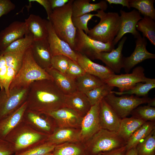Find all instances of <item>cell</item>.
<instances>
[{"label":"cell","mask_w":155,"mask_h":155,"mask_svg":"<svg viewBox=\"0 0 155 155\" xmlns=\"http://www.w3.org/2000/svg\"><path fill=\"white\" fill-rule=\"evenodd\" d=\"M45 70L52 77L56 85L64 95H69L78 91L75 80L51 67Z\"/></svg>","instance_id":"cell-26"},{"label":"cell","mask_w":155,"mask_h":155,"mask_svg":"<svg viewBox=\"0 0 155 155\" xmlns=\"http://www.w3.org/2000/svg\"><path fill=\"white\" fill-rule=\"evenodd\" d=\"M106 2H108L110 5L112 4H120L123 7H126L128 9H130V7L129 5V0H106Z\"/></svg>","instance_id":"cell-50"},{"label":"cell","mask_w":155,"mask_h":155,"mask_svg":"<svg viewBox=\"0 0 155 155\" xmlns=\"http://www.w3.org/2000/svg\"><path fill=\"white\" fill-rule=\"evenodd\" d=\"M75 52L77 55V62L86 73L99 78L104 82L115 74L107 67L95 63L86 55Z\"/></svg>","instance_id":"cell-18"},{"label":"cell","mask_w":155,"mask_h":155,"mask_svg":"<svg viewBox=\"0 0 155 155\" xmlns=\"http://www.w3.org/2000/svg\"><path fill=\"white\" fill-rule=\"evenodd\" d=\"M144 69L142 66L134 68L131 73L115 74L104 82L112 86L117 87L119 92H124L133 88L137 83L148 81L144 73Z\"/></svg>","instance_id":"cell-10"},{"label":"cell","mask_w":155,"mask_h":155,"mask_svg":"<svg viewBox=\"0 0 155 155\" xmlns=\"http://www.w3.org/2000/svg\"><path fill=\"white\" fill-rule=\"evenodd\" d=\"M135 40V46L130 56L123 57V68L126 73H129L131 69L145 60L155 58V55L149 52L146 49L147 42L145 38L140 34Z\"/></svg>","instance_id":"cell-11"},{"label":"cell","mask_w":155,"mask_h":155,"mask_svg":"<svg viewBox=\"0 0 155 155\" xmlns=\"http://www.w3.org/2000/svg\"><path fill=\"white\" fill-rule=\"evenodd\" d=\"M96 16L100 18L99 23L89 30L87 35L91 38L103 43H113L119 30L121 20L117 12L96 11Z\"/></svg>","instance_id":"cell-4"},{"label":"cell","mask_w":155,"mask_h":155,"mask_svg":"<svg viewBox=\"0 0 155 155\" xmlns=\"http://www.w3.org/2000/svg\"><path fill=\"white\" fill-rule=\"evenodd\" d=\"M127 39L126 36L123 37L119 42L117 48L110 52H103L96 54L94 59L101 61L114 73H120L121 69L123 68L124 57L122 51Z\"/></svg>","instance_id":"cell-16"},{"label":"cell","mask_w":155,"mask_h":155,"mask_svg":"<svg viewBox=\"0 0 155 155\" xmlns=\"http://www.w3.org/2000/svg\"><path fill=\"white\" fill-rule=\"evenodd\" d=\"M75 80L78 91L85 94L105 83L99 78L87 73Z\"/></svg>","instance_id":"cell-30"},{"label":"cell","mask_w":155,"mask_h":155,"mask_svg":"<svg viewBox=\"0 0 155 155\" xmlns=\"http://www.w3.org/2000/svg\"><path fill=\"white\" fill-rule=\"evenodd\" d=\"M48 20L34 14H30L25 19L24 22L27 26L28 32L32 34L34 41L47 38L48 35Z\"/></svg>","instance_id":"cell-25"},{"label":"cell","mask_w":155,"mask_h":155,"mask_svg":"<svg viewBox=\"0 0 155 155\" xmlns=\"http://www.w3.org/2000/svg\"><path fill=\"white\" fill-rule=\"evenodd\" d=\"M14 152L10 144L0 137V155H13Z\"/></svg>","instance_id":"cell-46"},{"label":"cell","mask_w":155,"mask_h":155,"mask_svg":"<svg viewBox=\"0 0 155 155\" xmlns=\"http://www.w3.org/2000/svg\"><path fill=\"white\" fill-rule=\"evenodd\" d=\"M99 119L101 129L118 131L121 119L104 98L100 102Z\"/></svg>","instance_id":"cell-19"},{"label":"cell","mask_w":155,"mask_h":155,"mask_svg":"<svg viewBox=\"0 0 155 155\" xmlns=\"http://www.w3.org/2000/svg\"><path fill=\"white\" fill-rule=\"evenodd\" d=\"M70 59L63 55L53 56L51 61V67L65 74Z\"/></svg>","instance_id":"cell-41"},{"label":"cell","mask_w":155,"mask_h":155,"mask_svg":"<svg viewBox=\"0 0 155 155\" xmlns=\"http://www.w3.org/2000/svg\"><path fill=\"white\" fill-rule=\"evenodd\" d=\"M47 28L48 35L47 40L52 57L57 55H63L77 61L76 52L71 48L68 43L61 39L57 35L49 21Z\"/></svg>","instance_id":"cell-15"},{"label":"cell","mask_w":155,"mask_h":155,"mask_svg":"<svg viewBox=\"0 0 155 155\" xmlns=\"http://www.w3.org/2000/svg\"><path fill=\"white\" fill-rule=\"evenodd\" d=\"M113 43H103L90 38L82 30L77 29L73 50L82 54L91 60L100 52H110L115 49Z\"/></svg>","instance_id":"cell-7"},{"label":"cell","mask_w":155,"mask_h":155,"mask_svg":"<svg viewBox=\"0 0 155 155\" xmlns=\"http://www.w3.org/2000/svg\"><path fill=\"white\" fill-rule=\"evenodd\" d=\"M53 119L57 127H80L83 117L72 109L64 106L44 114Z\"/></svg>","instance_id":"cell-13"},{"label":"cell","mask_w":155,"mask_h":155,"mask_svg":"<svg viewBox=\"0 0 155 155\" xmlns=\"http://www.w3.org/2000/svg\"><path fill=\"white\" fill-rule=\"evenodd\" d=\"M33 41L32 35L28 32L24 37L15 40L4 51H0V55L10 52L25 51L31 47Z\"/></svg>","instance_id":"cell-35"},{"label":"cell","mask_w":155,"mask_h":155,"mask_svg":"<svg viewBox=\"0 0 155 155\" xmlns=\"http://www.w3.org/2000/svg\"><path fill=\"white\" fill-rule=\"evenodd\" d=\"M114 88V87L105 83L88 92L85 94L92 106L100 101L110 94Z\"/></svg>","instance_id":"cell-39"},{"label":"cell","mask_w":155,"mask_h":155,"mask_svg":"<svg viewBox=\"0 0 155 155\" xmlns=\"http://www.w3.org/2000/svg\"><path fill=\"white\" fill-rule=\"evenodd\" d=\"M29 87L9 90L8 95L4 90H0V120L13 113L26 101Z\"/></svg>","instance_id":"cell-9"},{"label":"cell","mask_w":155,"mask_h":155,"mask_svg":"<svg viewBox=\"0 0 155 155\" xmlns=\"http://www.w3.org/2000/svg\"><path fill=\"white\" fill-rule=\"evenodd\" d=\"M49 135L35 129L22 120L4 139L10 144L15 153L46 141Z\"/></svg>","instance_id":"cell-5"},{"label":"cell","mask_w":155,"mask_h":155,"mask_svg":"<svg viewBox=\"0 0 155 155\" xmlns=\"http://www.w3.org/2000/svg\"><path fill=\"white\" fill-rule=\"evenodd\" d=\"M56 146L45 141L15 153L13 155H44L53 152Z\"/></svg>","instance_id":"cell-37"},{"label":"cell","mask_w":155,"mask_h":155,"mask_svg":"<svg viewBox=\"0 0 155 155\" xmlns=\"http://www.w3.org/2000/svg\"><path fill=\"white\" fill-rule=\"evenodd\" d=\"M7 71V67L5 58L3 55H0V88L4 90Z\"/></svg>","instance_id":"cell-44"},{"label":"cell","mask_w":155,"mask_h":155,"mask_svg":"<svg viewBox=\"0 0 155 155\" xmlns=\"http://www.w3.org/2000/svg\"><path fill=\"white\" fill-rule=\"evenodd\" d=\"M100 101L92 106L83 117L80 129L81 142H86L101 129L99 119Z\"/></svg>","instance_id":"cell-12"},{"label":"cell","mask_w":155,"mask_h":155,"mask_svg":"<svg viewBox=\"0 0 155 155\" xmlns=\"http://www.w3.org/2000/svg\"><path fill=\"white\" fill-rule=\"evenodd\" d=\"M31 48L33 58L39 66L45 70L51 67L52 56L47 38L33 41Z\"/></svg>","instance_id":"cell-21"},{"label":"cell","mask_w":155,"mask_h":155,"mask_svg":"<svg viewBox=\"0 0 155 155\" xmlns=\"http://www.w3.org/2000/svg\"><path fill=\"white\" fill-rule=\"evenodd\" d=\"M122 96L117 97L110 93L104 98L121 119L131 114L133 110L139 105L148 103L151 99L145 97L140 98L132 95Z\"/></svg>","instance_id":"cell-8"},{"label":"cell","mask_w":155,"mask_h":155,"mask_svg":"<svg viewBox=\"0 0 155 155\" xmlns=\"http://www.w3.org/2000/svg\"><path fill=\"white\" fill-rule=\"evenodd\" d=\"M65 106L73 110L84 117L92 106L85 93L77 91L68 95H65Z\"/></svg>","instance_id":"cell-24"},{"label":"cell","mask_w":155,"mask_h":155,"mask_svg":"<svg viewBox=\"0 0 155 155\" xmlns=\"http://www.w3.org/2000/svg\"><path fill=\"white\" fill-rule=\"evenodd\" d=\"M43 80H53L52 77L34 60L31 47L24 52L21 67L11 82L9 90L27 88L34 82Z\"/></svg>","instance_id":"cell-2"},{"label":"cell","mask_w":155,"mask_h":155,"mask_svg":"<svg viewBox=\"0 0 155 155\" xmlns=\"http://www.w3.org/2000/svg\"><path fill=\"white\" fill-rule=\"evenodd\" d=\"M65 95L53 80L35 81L29 86L27 110L44 114L65 106Z\"/></svg>","instance_id":"cell-1"},{"label":"cell","mask_w":155,"mask_h":155,"mask_svg":"<svg viewBox=\"0 0 155 155\" xmlns=\"http://www.w3.org/2000/svg\"><path fill=\"white\" fill-rule=\"evenodd\" d=\"M154 121L145 122L131 135L126 143L127 151L136 147L138 144L155 129Z\"/></svg>","instance_id":"cell-29"},{"label":"cell","mask_w":155,"mask_h":155,"mask_svg":"<svg viewBox=\"0 0 155 155\" xmlns=\"http://www.w3.org/2000/svg\"><path fill=\"white\" fill-rule=\"evenodd\" d=\"M69 0H49L53 10L56 8L60 7L65 5Z\"/></svg>","instance_id":"cell-49"},{"label":"cell","mask_w":155,"mask_h":155,"mask_svg":"<svg viewBox=\"0 0 155 155\" xmlns=\"http://www.w3.org/2000/svg\"><path fill=\"white\" fill-rule=\"evenodd\" d=\"M80 129L57 127L49 135L46 141L56 145L66 142L78 143L81 142Z\"/></svg>","instance_id":"cell-22"},{"label":"cell","mask_w":155,"mask_h":155,"mask_svg":"<svg viewBox=\"0 0 155 155\" xmlns=\"http://www.w3.org/2000/svg\"><path fill=\"white\" fill-rule=\"evenodd\" d=\"M44 155H53V152L48 153Z\"/></svg>","instance_id":"cell-53"},{"label":"cell","mask_w":155,"mask_h":155,"mask_svg":"<svg viewBox=\"0 0 155 155\" xmlns=\"http://www.w3.org/2000/svg\"><path fill=\"white\" fill-rule=\"evenodd\" d=\"M90 0H73L72 5V17H77L91 11L106 10L108 7L106 0L97 3H91Z\"/></svg>","instance_id":"cell-27"},{"label":"cell","mask_w":155,"mask_h":155,"mask_svg":"<svg viewBox=\"0 0 155 155\" xmlns=\"http://www.w3.org/2000/svg\"><path fill=\"white\" fill-rule=\"evenodd\" d=\"M137 155H155V129L136 147Z\"/></svg>","instance_id":"cell-38"},{"label":"cell","mask_w":155,"mask_h":155,"mask_svg":"<svg viewBox=\"0 0 155 155\" xmlns=\"http://www.w3.org/2000/svg\"><path fill=\"white\" fill-rule=\"evenodd\" d=\"M154 0H129L130 7H133L144 16L149 17L155 20V9L154 6Z\"/></svg>","instance_id":"cell-36"},{"label":"cell","mask_w":155,"mask_h":155,"mask_svg":"<svg viewBox=\"0 0 155 155\" xmlns=\"http://www.w3.org/2000/svg\"><path fill=\"white\" fill-rule=\"evenodd\" d=\"M86 72L77 61L70 59L65 74L69 78L75 80L84 75Z\"/></svg>","instance_id":"cell-43"},{"label":"cell","mask_w":155,"mask_h":155,"mask_svg":"<svg viewBox=\"0 0 155 155\" xmlns=\"http://www.w3.org/2000/svg\"><path fill=\"white\" fill-rule=\"evenodd\" d=\"M146 122L133 117L122 119L117 133L126 143L133 134Z\"/></svg>","instance_id":"cell-28"},{"label":"cell","mask_w":155,"mask_h":155,"mask_svg":"<svg viewBox=\"0 0 155 155\" xmlns=\"http://www.w3.org/2000/svg\"><path fill=\"white\" fill-rule=\"evenodd\" d=\"M145 82L144 84L137 83L133 88L126 91L121 92L112 91L110 93L119 95L134 94L137 96L145 97L150 90L155 87V79L149 78Z\"/></svg>","instance_id":"cell-34"},{"label":"cell","mask_w":155,"mask_h":155,"mask_svg":"<svg viewBox=\"0 0 155 155\" xmlns=\"http://www.w3.org/2000/svg\"><path fill=\"white\" fill-rule=\"evenodd\" d=\"M136 29L142 33L143 37L147 38L151 43L155 45V22L147 16H144L137 22Z\"/></svg>","instance_id":"cell-32"},{"label":"cell","mask_w":155,"mask_h":155,"mask_svg":"<svg viewBox=\"0 0 155 155\" xmlns=\"http://www.w3.org/2000/svg\"><path fill=\"white\" fill-rule=\"evenodd\" d=\"M132 117L143 120L146 121H154L155 108L148 105L137 107L131 112Z\"/></svg>","instance_id":"cell-40"},{"label":"cell","mask_w":155,"mask_h":155,"mask_svg":"<svg viewBox=\"0 0 155 155\" xmlns=\"http://www.w3.org/2000/svg\"><path fill=\"white\" fill-rule=\"evenodd\" d=\"M96 16V14L89 13L77 17H72V20L73 25L77 29L82 30L87 34L89 30L88 27V23L93 16Z\"/></svg>","instance_id":"cell-42"},{"label":"cell","mask_w":155,"mask_h":155,"mask_svg":"<svg viewBox=\"0 0 155 155\" xmlns=\"http://www.w3.org/2000/svg\"><path fill=\"white\" fill-rule=\"evenodd\" d=\"M28 32L25 22L15 21L0 32V51H4L11 44L24 37Z\"/></svg>","instance_id":"cell-17"},{"label":"cell","mask_w":155,"mask_h":155,"mask_svg":"<svg viewBox=\"0 0 155 155\" xmlns=\"http://www.w3.org/2000/svg\"><path fill=\"white\" fill-rule=\"evenodd\" d=\"M25 51L10 52L3 55L7 67V73L15 76L20 70Z\"/></svg>","instance_id":"cell-31"},{"label":"cell","mask_w":155,"mask_h":155,"mask_svg":"<svg viewBox=\"0 0 155 155\" xmlns=\"http://www.w3.org/2000/svg\"><path fill=\"white\" fill-rule=\"evenodd\" d=\"M125 155H137L136 147L133 148L127 151Z\"/></svg>","instance_id":"cell-51"},{"label":"cell","mask_w":155,"mask_h":155,"mask_svg":"<svg viewBox=\"0 0 155 155\" xmlns=\"http://www.w3.org/2000/svg\"><path fill=\"white\" fill-rule=\"evenodd\" d=\"M26 101L19 108L4 118L0 120V137L5 139L7 135L23 120L27 109Z\"/></svg>","instance_id":"cell-23"},{"label":"cell","mask_w":155,"mask_h":155,"mask_svg":"<svg viewBox=\"0 0 155 155\" xmlns=\"http://www.w3.org/2000/svg\"><path fill=\"white\" fill-rule=\"evenodd\" d=\"M42 115V114L26 109L23 120L35 129L50 135L56 128L55 124L49 120L48 116L44 117Z\"/></svg>","instance_id":"cell-20"},{"label":"cell","mask_w":155,"mask_h":155,"mask_svg":"<svg viewBox=\"0 0 155 155\" xmlns=\"http://www.w3.org/2000/svg\"><path fill=\"white\" fill-rule=\"evenodd\" d=\"M73 1L69 0L63 6L54 9L48 20L57 35L68 43L73 50L77 30L72 20Z\"/></svg>","instance_id":"cell-3"},{"label":"cell","mask_w":155,"mask_h":155,"mask_svg":"<svg viewBox=\"0 0 155 155\" xmlns=\"http://www.w3.org/2000/svg\"><path fill=\"white\" fill-rule=\"evenodd\" d=\"M148 105L152 107H155V99H151L150 101L148 102Z\"/></svg>","instance_id":"cell-52"},{"label":"cell","mask_w":155,"mask_h":155,"mask_svg":"<svg viewBox=\"0 0 155 155\" xmlns=\"http://www.w3.org/2000/svg\"><path fill=\"white\" fill-rule=\"evenodd\" d=\"M53 155H86L84 146L78 143L66 142L57 145Z\"/></svg>","instance_id":"cell-33"},{"label":"cell","mask_w":155,"mask_h":155,"mask_svg":"<svg viewBox=\"0 0 155 155\" xmlns=\"http://www.w3.org/2000/svg\"><path fill=\"white\" fill-rule=\"evenodd\" d=\"M15 7V4L10 0H0V18L14 10Z\"/></svg>","instance_id":"cell-45"},{"label":"cell","mask_w":155,"mask_h":155,"mask_svg":"<svg viewBox=\"0 0 155 155\" xmlns=\"http://www.w3.org/2000/svg\"><path fill=\"white\" fill-rule=\"evenodd\" d=\"M120 12L121 24L119 32L113 42L115 46L126 34L131 33L136 38L140 34L136 30V26L143 18L138 11L133 9L127 12L121 10Z\"/></svg>","instance_id":"cell-14"},{"label":"cell","mask_w":155,"mask_h":155,"mask_svg":"<svg viewBox=\"0 0 155 155\" xmlns=\"http://www.w3.org/2000/svg\"><path fill=\"white\" fill-rule=\"evenodd\" d=\"M28 1L30 2H36L43 6L46 11L47 16V19L49 20L53 10L49 0H29Z\"/></svg>","instance_id":"cell-47"},{"label":"cell","mask_w":155,"mask_h":155,"mask_svg":"<svg viewBox=\"0 0 155 155\" xmlns=\"http://www.w3.org/2000/svg\"><path fill=\"white\" fill-rule=\"evenodd\" d=\"M84 146L86 155H98L124 146L126 142L117 132L101 129L86 142Z\"/></svg>","instance_id":"cell-6"},{"label":"cell","mask_w":155,"mask_h":155,"mask_svg":"<svg viewBox=\"0 0 155 155\" xmlns=\"http://www.w3.org/2000/svg\"><path fill=\"white\" fill-rule=\"evenodd\" d=\"M126 151L125 145L123 147L111 151L101 152L98 155H125Z\"/></svg>","instance_id":"cell-48"}]
</instances>
